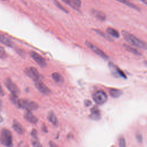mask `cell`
Here are the masks:
<instances>
[{"instance_id":"17","label":"cell","mask_w":147,"mask_h":147,"mask_svg":"<svg viewBox=\"0 0 147 147\" xmlns=\"http://www.w3.org/2000/svg\"><path fill=\"white\" fill-rule=\"evenodd\" d=\"M0 42L9 47H12L13 45V42L7 37L2 35H0Z\"/></svg>"},{"instance_id":"31","label":"cell","mask_w":147,"mask_h":147,"mask_svg":"<svg viewBox=\"0 0 147 147\" xmlns=\"http://www.w3.org/2000/svg\"><path fill=\"white\" fill-rule=\"evenodd\" d=\"M32 136L36 138V136H37V131L35 129H33L32 131Z\"/></svg>"},{"instance_id":"1","label":"cell","mask_w":147,"mask_h":147,"mask_svg":"<svg viewBox=\"0 0 147 147\" xmlns=\"http://www.w3.org/2000/svg\"><path fill=\"white\" fill-rule=\"evenodd\" d=\"M122 35L125 40L131 45L145 50L146 49V43L144 41L138 38L130 33L125 30H122Z\"/></svg>"},{"instance_id":"6","label":"cell","mask_w":147,"mask_h":147,"mask_svg":"<svg viewBox=\"0 0 147 147\" xmlns=\"http://www.w3.org/2000/svg\"><path fill=\"white\" fill-rule=\"evenodd\" d=\"M24 72L28 76L33 79L34 80H40L42 78V75L39 73L37 69L33 67H31L30 68H26L25 69Z\"/></svg>"},{"instance_id":"20","label":"cell","mask_w":147,"mask_h":147,"mask_svg":"<svg viewBox=\"0 0 147 147\" xmlns=\"http://www.w3.org/2000/svg\"><path fill=\"white\" fill-rule=\"evenodd\" d=\"M52 77L53 78V79L57 83H61L63 82V78L62 77V76L57 72H55L53 73L52 74Z\"/></svg>"},{"instance_id":"29","label":"cell","mask_w":147,"mask_h":147,"mask_svg":"<svg viewBox=\"0 0 147 147\" xmlns=\"http://www.w3.org/2000/svg\"><path fill=\"white\" fill-rule=\"evenodd\" d=\"M136 138L137 140V141L140 142H141L142 141V134L140 133H137V135H136Z\"/></svg>"},{"instance_id":"34","label":"cell","mask_w":147,"mask_h":147,"mask_svg":"<svg viewBox=\"0 0 147 147\" xmlns=\"http://www.w3.org/2000/svg\"><path fill=\"white\" fill-rule=\"evenodd\" d=\"M141 2H142V3H144L145 5H146L147 4V0H138Z\"/></svg>"},{"instance_id":"7","label":"cell","mask_w":147,"mask_h":147,"mask_svg":"<svg viewBox=\"0 0 147 147\" xmlns=\"http://www.w3.org/2000/svg\"><path fill=\"white\" fill-rule=\"evenodd\" d=\"M85 44L87 47H88L92 51H93L95 53L98 55L100 57H102L105 60H107L109 59V56L103 51H102L100 48H99L98 47H96L94 44H93L91 42L87 41L86 42Z\"/></svg>"},{"instance_id":"32","label":"cell","mask_w":147,"mask_h":147,"mask_svg":"<svg viewBox=\"0 0 147 147\" xmlns=\"http://www.w3.org/2000/svg\"><path fill=\"white\" fill-rule=\"evenodd\" d=\"M0 95L1 96H3L4 95V91H3V88H2L1 86V84H0Z\"/></svg>"},{"instance_id":"21","label":"cell","mask_w":147,"mask_h":147,"mask_svg":"<svg viewBox=\"0 0 147 147\" xmlns=\"http://www.w3.org/2000/svg\"><path fill=\"white\" fill-rule=\"evenodd\" d=\"M123 47L129 52L134 54V55H141V53L140 52H138L137 49H136L135 48H134L133 47H131L128 45H126V44H123Z\"/></svg>"},{"instance_id":"30","label":"cell","mask_w":147,"mask_h":147,"mask_svg":"<svg viewBox=\"0 0 147 147\" xmlns=\"http://www.w3.org/2000/svg\"><path fill=\"white\" fill-rule=\"evenodd\" d=\"M49 146L50 147H58L57 145L53 141H50L49 142Z\"/></svg>"},{"instance_id":"22","label":"cell","mask_w":147,"mask_h":147,"mask_svg":"<svg viewBox=\"0 0 147 147\" xmlns=\"http://www.w3.org/2000/svg\"><path fill=\"white\" fill-rule=\"evenodd\" d=\"M52 1L53 2V3L55 4V5L57 7H58L60 10H61V11H64V12H65L66 13H68V11L64 6H63L57 0H52Z\"/></svg>"},{"instance_id":"26","label":"cell","mask_w":147,"mask_h":147,"mask_svg":"<svg viewBox=\"0 0 147 147\" xmlns=\"http://www.w3.org/2000/svg\"><path fill=\"white\" fill-rule=\"evenodd\" d=\"M119 147H126V142L123 137H121L119 139Z\"/></svg>"},{"instance_id":"35","label":"cell","mask_w":147,"mask_h":147,"mask_svg":"<svg viewBox=\"0 0 147 147\" xmlns=\"http://www.w3.org/2000/svg\"><path fill=\"white\" fill-rule=\"evenodd\" d=\"M1 108H2V102H1V100L0 99V111L1 110Z\"/></svg>"},{"instance_id":"15","label":"cell","mask_w":147,"mask_h":147,"mask_svg":"<svg viewBox=\"0 0 147 147\" xmlns=\"http://www.w3.org/2000/svg\"><path fill=\"white\" fill-rule=\"evenodd\" d=\"M117 1L121 3H123L124 5H125L126 6L129 7H131L136 10H137V11H140V8L137 6V5H136L135 4L130 2V1H128L127 0H116Z\"/></svg>"},{"instance_id":"10","label":"cell","mask_w":147,"mask_h":147,"mask_svg":"<svg viewBox=\"0 0 147 147\" xmlns=\"http://www.w3.org/2000/svg\"><path fill=\"white\" fill-rule=\"evenodd\" d=\"M34 86L40 92L45 95H48L51 93L49 88L40 80H34Z\"/></svg>"},{"instance_id":"13","label":"cell","mask_w":147,"mask_h":147,"mask_svg":"<svg viewBox=\"0 0 147 147\" xmlns=\"http://www.w3.org/2000/svg\"><path fill=\"white\" fill-rule=\"evenodd\" d=\"M91 118L95 120H98L100 118V113L98 107L94 106L91 109Z\"/></svg>"},{"instance_id":"2","label":"cell","mask_w":147,"mask_h":147,"mask_svg":"<svg viewBox=\"0 0 147 147\" xmlns=\"http://www.w3.org/2000/svg\"><path fill=\"white\" fill-rule=\"evenodd\" d=\"M0 142L6 147H13V136L10 130L3 129L0 134Z\"/></svg>"},{"instance_id":"14","label":"cell","mask_w":147,"mask_h":147,"mask_svg":"<svg viewBox=\"0 0 147 147\" xmlns=\"http://www.w3.org/2000/svg\"><path fill=\"white\" fill-rule=\"evenodd\" d=\"M13 128L18 134H22L24 133V129L22 128V125L18 121H17L16 120H14V121H13Z\"/></svg>"},{"instance_id":"16","label":"cell","mask_w":147,"mask_h":147,"mask_svg":"<svg viewBox=\"0 0 147 147\" xmlns=\"http://www.w3.org/2000/svg\"><path fill=\"white\" fill-rule=\"evenodd\" d=\"M48 119L50 122H51L54 126H57L58 125V121L56 115L50 112L48 115Z\"/></svg>"},{"instance_id":"8","label":"cell","mask_w":147,"mask_h":147,"mask_svg":"<svg viewBox=\"0 0 147 147\" xmlns=\"http://www.w3.org/2000/svg\"><path fill=\"white\" fill-rule=\"evenodd\" d=\"M109 68L114 76H115L116 78H126V76H125V74L119 68H118L115 64H114L113 63L110 62L109 63Z\"/></svg>"},{"instance_id":"11","label":"cell","mask_w":147,"mask_h":147,"mask_svg":"<svg viewBox=\"0 0 147 147\" xmlns=\"http://www.w3.org/2000/svg\"><path fill=\"white\" fill-rule=\"evenodd\" d=\"M24 118L29 122L31 123H36L38 121V119L34 116L30 111H27L24 114Z\"/></svg>"},{"instance_id":"23","label":"cell","mask_w":147,"mask_h":147,"mask_svg":"<svg viewBox=\"0 0 147 147\" xmlns=\"http://www.w3.org/2000/svg\"><path fill=\"white\" fill-rule=\"evenodd\" d=\"M95 31L96 32V33H97L99 35H100L101 37H103V38H105V39H106L107 40H109V41H113V38H111L109 36H108V35H107V34H106L105 33H104L102 31H100V30H98V29H96V30H95Z\"/></svg>"},{"instance_id":"12","label":"cell","mask_w":147,"mask_h":147,"mask_svg":"<svg viewBox=\"0 0 147 147\" xmlns=\"http://www.w3.org/2000/svg\"><path fill=\"white\" fill-rule=\"evenodd\" d=\"M91 13L95 17H96L98 20L100 21H103L106 20V16L105 14V13H103L102 11H100L95 9H92Z\"/></svg>"},{"instance_id":"5","label":"cell","mask_w":147,"mask_h":147,"mask_svg":"<svg viewBox=\"0 0 147 147\" xmlns=\"http://www.w3.org/2000/svg\"><path fill=\"white\" fill-rule=\"evenodd\" d=\"M93 99L98 105H102L107 101V95L103 91L98 90L94 94Z\"/></svg>"},{"instance_id":"28","label":"cell","mask_w":147,"mask_h":147,"mask_svg":"<svg viewBox=\"0 0 147 147\" xmlns=\"http://www.w3.org/2000/svg\"><path fill=\"white\" fill-rule=\"evenodd\" d=\"M71 1L77 7H80L82 5V2L80 0H71Z\"/></svg>"},{"instance_id":"24","label":"cell","mask_w":147,"mask_h":147,"mask_svg":"<svg viewBox=\"0 0 147 147\" xmlns=\"http://www.w3.org/2000/svg\"><path fill=\"white\" fill-rule=\"evenodd\" d=\"M63 2H64L65 3H66L67 5H68V6H69L71 7H72V9H74V10H79V8L77 7L71 1V0H61Z\"/></svg>"},{"instance_id":"36","label":"cell","mask_w":147,"mask_h":147,"mask_svg":"<svg viewBox=\"0 0 147 147\" xmlns=\"http://www.w3.org/2000/svg\"><path fill=\"white\" fill-rule=\"evenodd\" d=\"M3 1H5V0H3Z\"/></svg>"},{"instance_id":"33","label":"cell","mask_w":147,"mask_h":147,"mask_svg":"<svg viewBox=\"0 0 147 147\" xmlns=\"http://www.w3.org/2000/svg\"><path fill=\"white\" fill-rule=\"evenodd\" d=\"M91 102L90 100H86V101L85 102V105H86V106H88L91 105Z\"/></svg>"},{"instance_id":"9","label":"cell","mask_w":147,"mask_h":147,"mask_svg":"<svg viewBox=\"0 0 147 147\" xmlns=\"http://www.w3.org/2000/svg\"><path fill=\"white\" fill-rule=\"evenodd\" d=\"M30 55L31 57L36 61V63L41 67H45L47 65L45 59L37 52L34 51H31L30 52Z\"/></svg>"},{"instance_id":"4","label":"cell","mask_w":147,"mask_h":147,"mask_svg":"<svg viewBox=\"0 0 147 147\" xmlns=\"http://www.w3.org/2000/svg\"><path fill=\"white\" fill-rule=\"evenodd\" d=\"M4 84L6 87L11 92L12 95L15 96H18L20 94V89L9 78H6L4 81Z\"/></svg>"},{"instance_id":"19","label":"cell","mask_w":147,"mask_h":147,"mask_svg":"<svg viewBox=\"0 0 147 147\" xmlns=\"http://www.w3.org/2000/svg\"><path fill=\"white\" fill-rule=\"evenodd\" d=\"M110 95L113 98H118L122 94V91L119 89L112 88L109 91Z\"/></svg>"},{"instance_id":"3","label":"cell","mask_w":147,"mask_h":147,"mask_svg":"<svg viewBox=\"0 0 147 147\" xmlns=\"http://www.w3.org/2000/svg\"><path fill=\"white\" fill-rule=\"evenodd\" d=\"M18 107L25 109L28 111H31L38 109V105L36 102L33 101H31L26 99H19Z\"/></svg>"},{"instance_id":"27","label":"cell","mask_w":147,"mask_h":147,"mask_svg":"<svg viewBox=\"0 0 147 147\" xmlns=\"http://www.w3.org/2000/svg\"><path fill=\"white\" fill-rule=\"evenodd\" d=\"M32 144H33V147H42V145L40 143L39 141H38L37 140H34L32 142Z\"/></svg>"},{"instance_id":"18","label":"cell","mask_w":147,"mask_h":147,"mask_svg":"<svg viewBox=\"0 0 147 147\" xmlns=\"http://www.w3.org/2000/svg\"><path fill=\"white\" fill-rule=\"evenodd\" d=\"M106 32L108 34H109L110 36H112L113 37H115V38H118L119 37V33H118V32L115 30L114 28H108L106 29Z\"/></svg>"},{"instance_id":"25","label":"cell","mask_w":147,"mask_h":147,"mask_svg":"<svg viewBox=\"0 0 147 147\" xmlns=\"http://www.w3.org/2000/svg\"><path fill=\"white\" fill-rule=\"evenodd\" d=\"M6 56L7 54L5 49L2 47L0 46V59H5Z\"/></svg>"}]
</instances>
